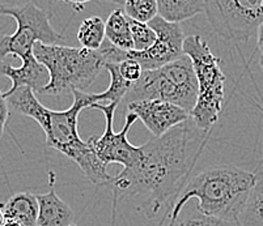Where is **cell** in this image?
<instances>
[{
	"label": "cell",
	"instance_id": "6da1fadb",
	"mask_svg": "<svg viewBox=\"0 0 263 226\" xmlns=\"http://www.w3.org/2000/svg\"><path fill=\"white\" fill-rule=\"evenodd\" d=\"M205 134L189 119L161 137H152L139 147L136 162L122 169L110 184L114 191L124 195H148L149 216H155L164 203L173 200V197L176 200L183 189L186 177L202 152H195V145L205 140Z\"/></svg>",
	"mask_w": 263,
	"mask_h": 226
},
{
	"label": "cell",
	"instance_id": "7a4b0ae2",
	"mask_svg": "<svg viewBox=\"0 0 263 226\" xmlns=\"http://www.w3.org/2000/svg\"><path fill=\"white\" fill-rule=\"evenodd\" d=\"M8 108L15 113L34 119L46 135V144L63 153L80 168L88 179L95 184H109L113 179L104 163L96 154L89 140L84 141L79 135V116L93 104V93H72L73 104L62 111L50 110L38 101L30 88L21 87L12 93H3Z\"/></svg>",
	"mask_w": 263,
	"mask_h": 226
},
{
	"label": "cell",
	"instance_id": "3957f363",
	"mask_svg": "<svg viewBox=\"0 0 263 226\" xmlns=\"http://www.w3.org/2000/svg\"><path fill=\"white\" fill-rule=\"evenodd\" d=\"M254 179V173L232 165L205 169L185 183L169 209V221H173L181 209L194 199L203 215L237 225Z\"/></svg>",
	"mask_w": 263,
	"mask_h": 226
},
{
	"label": "cell",
	"instance_id": "277c9868",
	"mask_svg": "<svg viewBox=\"0 0 263 226\" xmlns=\"http://www.w3.org/2000/svg\"><path fill=\"white\" fill-rule=\"evenodd\" d=\"M33 54L50 75L49 84L40 92L42 96L63 97L75 90L85 92L105 66L101 49L90 51L83 47L37 42L33 46Z\"/></svg>",
	"mask_w": 263,
	"mask_h": 226
},
{
	"label": "cell",
	"instance_id": "5b68a950",
	"mask_svg": "<svg viewBox=\"0 0 263 226\" xmlns=\"http://www.w3.org/2000/svg\"><path fill=\"white\" fill-rule=\"evenodd\" d=\"M183 55L193 64L198 84L197 104L190 113L191 122L200 131L210 132L224 105L226 75L220 60L200 35H189L183 41Z\"/></svg>",
	"mask_w": 263,
	"mask_h": 226
},
{
	"label": "cell",
	"instance_id": "8992f818",
	"mask_svg": "<svg viewBox=\"0 0 263 226\" xmlns=\"http://www.w3.org/2000/svg\"><path fill=\"white\" fill-rule=\"evenodd\" d=\"M198 98V84L191 60L182 55L164 67L143 71L123 98L126 105L138 101H164L193 111Z\"/></svg>",
	"mask_w": 263,
	"mask_h": 226
},
{
	"label": "cell",
	"instance_id": "52a82bcc",
	"mask_svg": "<svg viewBox=\"0 0 263 226\" xmlns=\"http://www.w3.org/2000/svg\"><path fill=\"white\" fill-rule=\"evenodd\" d=\"M0 16H9L17 24L13 34L6 35L0 41V64L6 63L9 55L17 56L21 61L34 56L33 46L37 42L44 45H61L64 37L50 24V17L44 9L33 2L24 6H2Z\"/></svg>",
	"mask_w": 263,
	"mask_h": 226
},
{
	"label": "cell",
	"instance_id": "ba28073f",
	"mask_svg": "<svg viewBox=\"0 0 263 226\" xmlns=\"http://www.w3.org/2000/svg\"><path fill=\"white\" fill-rule=\"evenodd\" d=\"M204 15L220 37L246 41L263 24V0L205 2Z\"/></svg>",
	"mask_w": 263,
	"mask_h": 226
},
{
	"label": "cell",
	"instance_id": "9c48e42d",
	"mask_svg": "<svg viewBox=\"0 0 263 226\" xmlns=\"http://www.w3.org/2000/svg\"><path fill=\"white\" fill-rule=\"evenodd\" d=\"M118 105L117 102H110L109 105L93 104L90 106L89 109H96L104 113L106 126L101 136H90L88 140L92 144L100 161L105 166H109L110 163H119L124 169L130 168L133 163H135L140 154L139 147L133 145L127 139L128 131L138 120V116L135 114L128 113L124 120V127L119 132H116L113 128V122Z\"/></svg>",
	"mask_w": 263,
	"mask_h": 226
},
{
	"label": "cell",
	"instance_id": "30bf717a",
	"mask_svg": "<svg viewBox=\"0 0 263 226\" xmlns=\"http://www.w3.org/2000/svg\"><path fill=\"white\" fill-rule=\"evenodd\" d=\"M149 26L155 30L157 39L151 49L145 51H123L122 58L133 59L140 64L143 71H152L161 68L183 55L185 35L179 24L166 23L156 16L149 21Z\"/></svg>",
	"mask_w": 263,
	"mask_h": 226
},
{
	"label": "cell",
	"instance_id": "8fae6325",
	"mask_svg": "<svg viewBox=\"0 0 263 226\" xmlns=\"http://www.w3.org/2000/svg\"><path fill=\"white\" fill-rule=\"evenodd\" d=\"M128 113L135 114L154 137H161L181 123L187 122L190 114L176 105L164 101H138L126 105Z\"/></svg>",
	"mask_w": 263,
	"mask_h": 226
},
{
	"label": "cell",
	"instance_id": "7c38bea8",
	"mask_svg": "<svg viewBox=\"0 0 263 226\" xmlns=\"http://www.w3.org/2000/svg\"><path fill=\"white\" fill-rule=\"evenodd\" d=\"M0 75L8 77L12 83L11 88L6 93H12L21 87H28L33 92L40 93L50 81L47 70L40 61H37L34 56L21 61V66L18 67H13L8 63H2Z\"/></svg>",
	"mask_w": 263,
	"mask_h": 226
},
{
	"label": "cell",
	"instance_id": "4fadbf2b",
	"mask_svg": "<svg viewBox=\"0 0 263 226\" xmlns=\"http://www.w3.org/2000/svg\"><path fill=\"white\" fill-rule=\"evenodd\" d=\"M50 190L47 194L35 195L38 201V218L35 226H70L73 223V211L55 192V174L49 173Z\"/></svg>",
	"mask_w": 263,
	"mask_h": 226
},
{
	"label": "cell",
	"instance_id": "5bb4252c",
	"mask_svg": "<svg viewBox=\"0 0 263 226\" xmlns=\"http://www.w3.org/2000/svg\"><path fill=\"white\" fill-rule=\"evenodd\" d=\"M6 221H13L21 226H35L38 218V201L29 191L12 195L7 203L2 204Z\"/></svg>",
	"mask_w": 263,
	"mask_h": 226
},
{
	"label": "cell",
	"instance_id": "9a60e30c",
	"mask_svg": "<svg viewBox=\"0 0 263 226\" xmlns=\"http://www.w3.org/2000/svg\"><path fill=\"white\" fill-rule=\"evenodd\" d=\"M204 12V0H157V16L166 23L179 24Z\"/></svg>",
	"mask_w": 263,
	"mask_h": 226
},
{
	"label": "cell",
	"instance_id": "2e32d148",
	"mask_svg": "<svg viewBox=\"0 0 263 226\" xmlns=\"http://www.w3.org/2000/svg\"><path fill=\"white\" fill-rule=\"evenodd\" d=\"M105 38L109 44L121 51H133L134 44L131 37L130 23L123 9L117 8L105 21Z\"/></svg>",
	"mask_w": 263,
	"mask_h": 226
},
{
	"label": "cell",
	"instance_id": "e0dca14e",
	"mask_svg": "<svg viewBox=\"0 0 263 226\" xmlns=\"http://www.w3.org/2000/svg\"><path fill=\"white\" fill-rule=\"evenodd\" d=\"M237 226H263V170L255 174L252 191L237 218Z\"/></svg>",
	"mask_w": 263,
	"mask_h": 226
},
{
	"label": "cell",
	"instance_id": "ac0fdd59",
	"mask_svg": "<svg viewBox=\"0 0 263 226\" xmlns=\"http://www.w3.org/2000/svg\"><path fill=\"white\" fill-rule=\"evenodd\" d=\"M168 226H237L236 223L220 220L216 217L203 215L198 208L197 200H190L178 213L173 221H169Z\"/></svg>",
	"mask_w": 263,
	"mask_h": 226
},
{
	"label": "cell",
	"instance_id": "d6986e66",
	"mask_svg": "<svg viewBox=\"0 0 263 226\" xmlns=\"http://www.w3.org/2000/svg\"><path fill=\"white\" fill-rule=\"evenodd\" d=\"M105 39V21L101 17L92 16L81 23L78 30V41L83 49L97 51L102 47Z\"/></svg>",
	"mask_w": 263,
	"mask_h": 226
},
{
	"label": "cell",
	"instance_id": "ffe728a7",
	"mask_svg": "<svg viewBox=\"0 0 263 226\" xmlns=\"http://www.w3.org/2000/svg\"><path fill=\"white\" fill-rule=\"evenodd\" d=\"M104 68L109 71L110 73V85L105 92L93 93V99H95L96 104H100L102 101H109V104L110 102L121 104L124 97H126V94H127L131 84L127 81H124L122 76L119 75L118 64L106 63L104 66Z\"/></svg>",
	"mask_w": 263,
	"mask_h": 226
},
{
	"label": "cell",
	"instance_id": "44dd1931",
	"mask_svg": "<svg viewBox=\"0 0 263 226\" xmlns=\"http://www.w3.org/2000/svg\"><path fill=\"white\" fill-rule=\"evenodd\" d=\"M123 12L130 20L148 24L157 16V0H126Z\"/></svg>",
	"mask_w": 263,
	"mask_h": 226
},
{
	"label": "cell",
	"instance_id": "7402d4cb",
	"mask_svg": "<svg viewBox=\"0 0 263 226\" xmlns=\"http://www.w3.org/2000/svg\"><path fill=\"white\" fill-rule=\"evenodd\" d=\"M128 23H130L131 37H133L134 51L142 52L154 46L157 39V35L155 30L149 26V24L136 23L130 18H128Z\"/></svg>",
	"mask_w": 263,
	"mask_h": 226
},
{
	"label": "cell",
	"instance_id": "603a6c76",
	"mask_svg": "<svg viewBox=\"0 0 263 226\" xmlns=\"http://www.w3.org/2000/svg\"><path fill=\"white\" fill-rule=\"evenodd\" d=\"M119 75L122 76L124 81L134 84L142 77L143 68L140 67V64L138 61L133 60V59H124L118 64Z\"/></svg>",
	"mask_w": 263,
	"mask_h": 226
},
{
	"label": "cell",
	"instance_id": "cb8c5ba5",
	"mask_svg": "<svg viewBox=\"0 0 263 226\" xmlns=\"http://www.w3.org/2000/svg\"><path fill=\"white\" fill-rule=\"evenodd\" d=\"M9 116V108L7 98L4 97V94L0 92V139L3 136L4 128H6L7 120H8Z\"/></svg>",
	"mask_w": 263,
	"mask_h": 226
},
{
	"label": "cell",
	"instance_id": "d4e9b609",
	"mask_svg": "<svg viewBox=\"0 0 263 226\" xmlns=\"http://www.w3.org/2000/svg\"><path fill=\"white\" fill-rule=\"evenodd\" d=\"M257 49L263 54V24L257 30Z\"/></svg>",
	"mask_w": 263,
	"mask_h": 226
},
{
	"label": "cell",
	"instance_id": "484cf974",
	"mask_svg": "<svg viewBox=\"0 0 263 226\" xmlns=\"http://www.w3.org/2000/svg\"><path fill=\"white\" fill-rule=\"evenodd\" d=\"M2 226H21L17 222H13V221H4V223Z\"/></svg>",
	"mask_w": 263,
	"mask_h": 226
},
{
	"label": "cell",
	"instance_id": "4316f807",
	"mask_svg": "<svg viewBox=\"0 0 263 226\" xmlns=\"http://www.w3.org/2000/svg\"><path fill=\"white\" fill-rule=\"evenodd\" d=\"M4 221H6V218H4V215H3V209H2V204H0V226L3 225Z\"/></svg>",
	"mask_w": 263,
	"mask_h": 226
},
{
	"label": "cell",
	"instance_id": "83f0119b",
	"mask_svg": "<svg viewBox=\"0 0 263 226\" xmlns=\"http://www.w3.org/2000/svg\"><path fill=\"white\" fill-rule=\"evenodd\" d=\"M259 66H260V68L263 70V54L260 55V58H259Z\"/></svg>",
	"mask_w": 263,
	"mask_h": 226
},
{
	"label": "cell",
	"instance_id": "f1b7e54d",
	"mask_svg": "<svg viewBox=\"0 0 263 226\" xmlns=\"http://www.w3.org/2000/svg\"><path fill=\"white\" fill-rule=\"evenodd\" d=\"M70 226H76V225H75V223H71V225H70Z\"/></svg>",
	"mask_w": 263,
	"mask_h": 226
}]
</instances>
